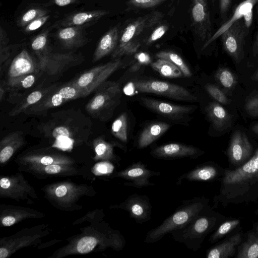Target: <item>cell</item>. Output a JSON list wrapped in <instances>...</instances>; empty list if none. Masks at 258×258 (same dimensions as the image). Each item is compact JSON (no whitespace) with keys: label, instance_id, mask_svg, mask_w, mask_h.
<instances>
[{"label":"cell","instance_id":"6da1fadb","mask_svg":"<svg viewBox=\"0 0 258 258\" xmlns=\"http://www.w3.org/2000/svg\"><path fill=\"white\" fill-rule=\"evenodd\" d=\"M92 127V121L80 109L70 108L51 113L36 129L40 135L53 140L54 146L67 149L89 139Z\"/></svg>","mask_w":258,"mask_h":258},{"label":"cell","instance_id":"7a4b0ae2","mask_svg":"<svg viewBox=\"0 0 258 258\" xmlns=\"http://www.w3.org/2000/svg\"><path fill=\"white\" fill-rule=\"evenodd\" d=\"M94 92V95L85 106L86 111L94 118L107 121L120 103V86L115 82L106 81Z\"/></svg>","mask_w":258,"mask_h":258},{"label":"cell","instance_id":"3957f363","mask_svg":"<svg viewBox=\"0 0 258 258\" xmlns=\"http://www.w3.org/2000/svg\"><path fill=\"white\" fill-rule=\"evenodd\" d=\"M204 207V202L198 199H193L186 201L162 223L149 231L145 242H157L167 233L184 226L200 215Z\"/></svg>","mask_w":258,"mask_h":258},{"label":"cell","instance_id":"277c9868","mask_svg":"<svg viewBox=\"0 0 258 258\" xmlns=\"http://www.w3.org/2000/svg\"><path fill=\"white\" fill-rule=\"evenodd\" d=\"M159 12L140 17L129 24L123 30L119 38L117 45L111 54L112 59L134 53L140 46L136 38L145 29L152 27L163 17Z\"/></svg>","mask_w":258,"mask_h":258},{"label":"cell","instance_id":"5b68a950","mask_svg":"<svg viewBox=\"0 0 258 258\" xmlns=\"http://www.w3.org/2000/svg\"><path fill=\"white\" fill-rule=\"evenodd\" d=\"M125 94L152 93L180 101L195 102L197 98L182 86L156 80H140L128 83L124 88Z\"/></svg>","mask_w":258,"mask_h":258},{"label":"cell","instance_id":"8992f818","mask_svg":"<svg viewBox=\"0 0 258 258\" xmlns=\"http://www.w3.org/2000/svg\"><path fill=\"white\" fill-rule=\"evenodd\" d=\"M84 97H86L84 92L69 82L55 87L24 113L27 115L46 116L50 109Z\"/></svg>","mask_w":258,"mask_h":258},{"label":"cell","instance_id":"52a82bcc","mask_svg":"<svg viewBox=\"0 0 258 258\" xmlns=\"http://www.w3.org/2000/svg\"><path fill=\"white\" fill-rule=\"evenodd\" d=\"M122 64V62L119 58L114 59L113 61L85 71L70 82L82 90L85 96H87L106 82L107 79L120 68Z\"/></svg>","mask_w":258,"mask_h":258},{"label":"cell","instance_id":"ba28073f","mask_svg":"<svg viewBox=\"0 0 258 258\" xmlns=\"http://www.w3.org/2000/svg\"><path fill=\"white\" fill-rule=\"evenodd\" d=\"M41 71L48 75H55L68 69L77 66L84 60L80 54L52 52L48 47L36 54Z\"/></svg>","mask_w":258,"mask_h":258},{"label":"cell","instance_id":"9c48e42d","mask_svg":"<svg viewBox=\"0 0 258 258\" xmlns=\"http://www.w3.org/2000/svg\"><path fill=\"white\" fill-rule=\"evenodd\" d=\"M246 27L241 19L235 22L221 36L224 48L236 63L244 57Z\"/></svg>","mask_w":258,"mask_h":258},{"label":"cell","instance_id":"30bf717a","mask_svg":"<svg viewBox=\"0 0 258 258\" xmlns=\"http://www.w3.org/2000/svg\"><path fill=\"white\" fill-rule=\"evenodd\" d=\"M190 17L197 35L202 41H207L212 36L208 0H192Z\"/></svg>","mask_w":258,"mask_h":258},{"label":"cell","instance_id":"8fae6325","mask_svg":"<svg viewBox=\"0 0 258 258\" xmlns=\"http://www.w3.org/2000/svg\"><path fill=\"white\" fill-rule=\"evenodd\" d=\"M143 105L154 112L171 120L182 121L194 110V106L178 105L148 97H141Z\"/></svg>","mask_w":258,"mask_h":258},{"label":"cell","instance_id":"7c38bea8","mask_svg":"<svg viewBox=\"0 0 258 258\" xmlns=\"http://www.w3.org/2000/svg\"><path fill=\"white\" fill-rule=\"evenodd\" d=\"M118 207L128 212L130 217L138 223H143L151 218V205L146 196L134 194Z\"/></svg>","mask_w":258,"mask_h":258},{"label":"cell","instance_id":"4fadbf2b","mask_svg":"<svg viewBox=\"0 0 258 258\" xmlns=\"http://www.w3.org/2000/svg\"><path fill=\"white\" fill-rule=\"evenodd\" d=\"M159 174L160 172L147 169L140 162L135 163L118 173L119 177L128 181L125 185L138 188L154 185L150 182L149 178Z\"/></svg>","mask_w":258,"mask_h":258},{"label":"cell","instance_id":"5bb4252c","mask_svg":"<svg viewBox=\"0 0 258 258\" xmlns=\"http://www.w3.org/2000/svg\"><path fill=\"white\" fill-rule=\"evenodd\" d=\"M201 151L193 146L179 143H170L154 149L151 154L155 158L172 159L188 157L196 158L201 155Z\"/></svg>","mask_w":258,"mask_h":258},{"label":"cell","instance_id":"9a60e30c","mask_svg":"<svg viewBox=\"0 0 258 258\" xmlns=\"http://www.w3.org/2000/svg\"><path fill=\"white\" fill-rule=\"evenodd\" d=\"M41 72L39 63L25 49L17 55L11 62L8 71V78H16Z\"/></svg>","mask_w":258,"mask_h":258},{"label":"cell","instance_id":"2e32d148","mask_svg":"<svg viewBox=\"0 0 258 258\" xmlns=\"http://www.w3.org/2000/svg\"><path fill=\"white\" fill-rule=\"evenodd\" d=\"M252 146L246 135L240 131L233 134L228 149L230 160L234 164L240 163L251 154Z\"/></svg>","mask_w":258,"mask_h":258},{"label":"cell","instance_id":"e0dca14e","mask_svg":"<svg viewBox=\"0 0 258 258\" xmlns=\"http://www.w3.org/2000/svg\"><path fill=\"white\" fill-rule=\"evenodd\" d=\"M258 176V149L252 157L241 167L234 170L227 171L223 178L225 184H233Z\"/></svg>","mask_w":258,"mask_h":258},{"label":"cell","instance_id":"ac0fdd59","mask_svg":"<svg viewBox=\"0 0 258 258\" xmlns=\"http://www.w3.org/2000/svg\"><path fill=\"white\" fill-rule=\"evenodd\" d=\"M83 28L79 26L63 27L58 31L57 38L66 49L82 47L89 41Z\"/></svg>","mask_w":258,"mask_h":258},{"label":"cell","instance_id":"d6986e66","mask_svg":"<svg viewBox=\"0 0 258 258\" xmlns=\"http://www.w3.org/2000/svg\"><path fill=\"white\" fill-rule=\"evenodd\" d=\"M109 13L108 11L97 10L74 13L62 20L59 25L63 27L83 26L97 22Z\"/></svg>","mask_w":258,"mask_h":258},{"label":"cell","instance_id":"ffe728a7","mask_svg":"<svg viewBox=\"0 0 258 258\" xmlns=\"http://www.w3.org/2000/svg\"><path fill=\"white\" fill-rule=\"evenodd\" d=\"M119 35L117 27H113L108 31L99 41L94 52L92 62H95L103 57L113 52L116 48Z\"/></svg>","mask_w":258,"mask_h":258},{"label":"cell","instance_id":"44dd1931","mask_svg":"<svg viewBox=\"0 0 258 258\" xmlns=\"http://www.w3.org/2000/svg\"><path fill=\"white\" fill-rule=\"evenodd\" d=\"M206 112L213 126L217 130L223 131L231 125V115L219 103H210L206 108Z\"/></svg>","mask_w":258,"mask_h":258},{"label":"cell","instance_id":"7402d4cb","mask_svg":"<svg viewBox=\"0 0 258 258\" xmlns=\"http://www.w3.org/2000/svg\"><path fill=\"white\" fill-rule=\"evenodd\" d=\"M258 0H246L242 2L236 8L232 17L216 31L212 37L204 44L202 49L206 48L211 43L220 36L235 22L243 18L244 16L250 10L253 9Z\"/></svg>","mask_w":258,"mask_h":258},{"label":"cell","instance_id":"603a6c76","mask_svg":"<svg viewBox=\"0 0 258 258\" xmlns=\"http://www.w3.org/2000/svg\"><path fill=\"white\" fill-rule=\"evenodd\" d=\"M57 86L52 85L47 87L41 88L31 92L26 95L9 113L10 116H15L24 113L29 107L39 102L43 97Z\"/></svg>","mask_w":258,"mask_h":258},{"label":"cell","instance_id":"cb8c5ba5","mask_svg":"<svg viewBox=\"0 0 258 258\" xmlns=\"http://www.w3.org/2000/svg\"><path fill=\"white\" fill-rule=\"evenodd\" d=\"M170 127L164 122H155L149 124L142 132L138 140L139 148H144L162 136Z\"/></svg>","mask_w":258,"mask_h":258},{"label":"cell","instance_id":"d4e9b609","mask_svg":"<svg viewBox=\"0 0 258 258\" xmlns=\"http://www.w3.org/2000/svg\"><path fill=\"white\" fill-rule=\"evenodd\" d=\"M37 74H31L16 78H7L6 81L7 91L10 92L9 99L12 102L17 96L19 91H26L35 83Z\"/></svg>","mask_w":258,"mask_h":258},{"label":"cell","instance_id":"484cf974","mask_svg":"<svg viewBox=\"0 0 258 258\" xmlns=\"http://www.w3.org/2000/svg\"><path fill=\"white\" fill-rule=\"evenodd\" d=\"M241 237L237 234L224 242L218 245L208 252V258H227L234 254L236 246L240 243Z\"/></svg>","mask_w":258,"mask_h":258},{"label":"cell","instance_id":"4316f807","mask_svg":"<svg viewBox=\"0 0 258 258\" xmlns=\"http://www.w3.org/2000/svg\"><path fill=\"white\" fill-rule=\"evenodd\" d=\"M217 174V171L214 166H201L179 177L177 180V184H180L183 179L198 181H209L214 178Z\"/></svg>","mask_w":258,"mask_h":258},{"label":"cell","instance_id":"83f0119b","mask_svg":"<svg viewBox=\"0 0 258 258\" xmlns=\"http://www.w3.org/2000/svg\"><path fill=\"white\" fill-rule=\"evenodd\" d=\"M152 69L161 76L169 78L182 77L181 70L170 61L163 58L158 59L151 63Z\"/></svg>","mask_w":258,"mask_h":258},{"label":"cell","instance_id":"f1b7e54d","mask_svg":"<svg viewBox=\"0 0 258 258\" xmlns=\"http://www.w3.org/2000/svg\"><path fill=\"white\" fill-rule=\"evenodd\" d=\"M215 77L216 80L227 91L234 89L237 83L235 75L226 68H219Z\"/></svg>","mask_w":258,"mask_h":258},{"label":"cell","instance_id":"f546056e","mask_svg":"<svg viewBox=\"0 0 258 258\" xmlns=\"http://www.w3.org/2000/svg\"><path fill=\"white\" fill-rule=\"evenodd\" d=\"M112 135L123 142L127 141V118L125 113L121 114L112 122Z\"/></svg>","mask_w":258,"mask_h":258},{"label":"cell","instance_id":"4dcf8cb0","mask_svg":"<svg viewBox=\"0 0 258 258\" xmlns=\"http://www.w3.org/2000/svg\"><path fill=\"white\" fill-rule=\"evenodd\" d=\"M156 57L157 58L165 59L173 63L181 70L183 76L185 77L191 76L192 73L189 69L177 54L172 51H162L158 52L156 54Z\"/></svg>","mask_w":258,"mask_h":258},{"label":"cell","instance_id":"1f68e13d","mask_svg":"<svg viewBox=\"0 0 258 258\" xmlns=\"http://www.w3.org/2000/svg\"><path fill=\"white\" fill-rule=\"evenodd\" d=\"M237 257L238 258L258 257V236L249 235L248 240L243 244Z\"/></svg>","mask_w":258,"mask_h":258},{"label":"cell","instance_id":"d6a6232c","mask_svg":"<svg viewBox=\"0 0 258 258\" xmlns=\"http://www.w3.org/2000/svg\"><path fill=\"white\" fill-rule=\"evenodd\" d=\"M47 12L43 9L35 8L27 11L18 20V24L19 26H26L34 20L46 15Z\"/></svg>","mask_w":258,"mask_h":258},{"label":"cell","instance_id":"836d02e7","mask_svg":"<svg viewBox=\"0 0 258 258\" xmlns=\"http://www.w3.org/2000/svg\"><path fill=\"white\" fill-rule=\"evenodd\" d=\"M8 35L3 29L0 27V63L1 67L9 59L10 56V47L9 45Z\"/></svg>","mask_w":258,"mask_h":258},{"label":"cell","instance_id":"e575fe53","mask_svg":"<svg viewBox=\"0 0 258 258\" xmlns=\"http://www.w3.org/2000/svg\"><path fill=\"white\" fill-rule=\"evenodd\" d=\"M94 145L95 151L98 156L107 158H111L113 156L112 145L106 142L101 138H98L95 140Z\"/></svg>","mask_w":258,"mask_h":258},{"label":"cell","instance_id":"d590c367","mask_svg":"<svg viewBox=\"0 0 258 258\" xmlns=\"http://www.w3.org/2000/svg\"><path fill=\"white\" fill-rule=\"evenodd\" d=\"M49 31L46 30L35 37L31 42V48L37 54L47 47V38Z\"/></svg>","mask_w":258,"mask_h":258},{"label":"cell","instance_id":"8d00e7d4","mask_svg":"<svg viewBox=\"0 0 258 258\" xmlns=\"http://www.w3.org/2000/svg\"><path fill=\"white\" fill-rule=\"evenodd\" d=\"M205 89L208 94L217 102L227 104L229 101L226 94L217 86L208 84L205 86Z\"/></svg>","mask_w":258,"mask_h":258},{"label":"cell","instance_id":"74e56055","mask_svg":"<svg viewBox=\"0 0 258 258\" xmlns=\"http://www.w3.org/2000/svg\"><path fill=\"white\" fill-rule=\"evenodd\" d=\"M97 243V239L92 236L81 238L77 244V250L80 253H87L92 251Z\"/></svg>","mask_w":258,"mask_h":258},{"label":"cell","instance_id":"f35d334b","mask_svg":"<svg viewBox=\"0 0 258 258\" xmlns=\"http://www.w3.org/2000/svg\"><path fill=\"white\" fill-rule=\"evenodd\" d=\"M239 222L238 220H234L223 223L212 236V240L217 239L224 235L226 234L234 228L239 223Z\"/></svg>","mask_w":258,"mask_h":258},{"label":"cell","instance_id":"ab89813d","mask_svg":"<svg viewBox=\"0 0 258 258\" xmlns=\"http://www.w3.org/2000/svg\"><path fill=\"white\" fill-rule=\"evenodd\" d=\"M135 62L131 66L130 71L131 72H136L144 65H147L151 62L149 55L145 53H140L135 55Z\"/></svg>","mask_w":258,"mask_h":258},{"label":"cell","instance_id":"60d3db41","mask_svg":"<svg viewBox=\"0 0 258 258\" xmlns=\"http://www.w3.org/2000/svg\"><path fill=\"white\" fill-rule=\"evenodd\" d=\"M167 0H129V5L141 8H150L156 7Z\"/></svg>","mask_w":258,"mask_h":258},{"label":"cell","instance_id":"b9f144b4","mask_svg":"<svg viewBox=\"0 0 258 258\" xmlns=\"http://www.w3.org/2000/svg\"><path fill=\"white\" fill-rule=\"evenodd\" d=\"M244 108L250 116H258V95L248 99L245 104Z\"/></svg>","mask_w":258,"mask_h":258},{"label":"cell","instance_id":"7bdbcfd3","mask_svg":"<svg viewBox=\"0 0 258 258\" xmlns=\"http://www.w3.org/2000/svg\"><path fill=\"white\" fill-rule=\"evenodd\" d=\"M168 28V26L165 25L158 26L148 38L147 44H150L160 38L165 33Z\"/></svg>","mask_w":258,"mask_h":258},{"label":"cell","instance_id":"ee69618b","mask_svg":"<svg viewBox=\"0 0 258 258\" xmlns=\"http://www.w3.org/2000/svg\"><path fill=\"white\" fill-rule=\"evenodd\" d=\"M49 17V15H46L34 20L25 26V31L29 32L38 29L45 23Z\"/></svg>","mask_w":258,"mask_h":258},{"label":"cell","instance_id":"f6af8a7d","mask_svg":"<svg viewBox=\"0 0 258 258\" xmlns=\"http://www.w3.org/2000/svg\"><path fill=\"white\" fill-rule=\"evenodd\" d=\"M111 169H112V167L111 165L106 162L100 163L97 167V171L103 174L110 172Z\"/></svg>","mask_w":258,"mask_h":258},{"label":"cell","instance_id":"bcb514c9","mask_svg":"<svg viewBox=\"0 0 258 258\" xmlns=\"http://www.w3.org/2000/svg\"><path fill=\"white\" fill-rule=\"evenodd\" d=\"M253 9L250 10L244 16V23L247 28H248L251 25L253 18Z\"/></svg>","mask_w":258,"mask_h":258},{"label":"cell","instance_id":"7dc6e473","mask_svg":"<svg viewBox=\"0 0 258 258\" xmlns=\"http://www.w3.org/2000/svg\"><path fill=\"white\" fill-rule=\"evenodd\" d=\"M61 167L58 165H49L45 167V171L48 174H56L58 173Z\"/></svg>","mask_w":258,"mask_h":258},{"label":"cell","instance_id":"c3c4849f","mask_svg":"<svg viewBox=\"0 0 258 258\" xmlns=\"http://www.w3.org/2000/svg\"><path fill=\"white\" fill-rule=\"evenodd\" d=\"M231 0H220V11L221 15L225 14L230 5Z\"/></svg>","mask_w":258,"mask_h":258},{"label":"cell","instance_id":"681fc988","mask_svg":"<svg viewBox=\"0 0 258 258\" xmlns=\"http://www.w3.org/2000/svg\"><path fill=\"white\" fill-rule=\"evenodd\" d=\"M55 195L57 197H62L67 192V188L66 186L62 185L58 186L55 190Z\"/></svg>","mask_w":258,"mask_h":258},{"label":"cell","instance_id":"f907efd6","mask_svg":"<svg viewBox=\"0 0 258 258\" xmlns=\"http://www.w3.org/2000/svg\"><path fill=\"white\" fill-rule=\"evenodd\" d=\"M78 0H53L55 5L59 7H64L77 2Z\"/></svg>","mask_w":258,"mask_h":258},{"label":"cell","instance_id":"816d5d0a","mask_svg":"<svg viewBox=\"0 0 258 258\" xmlns=\"http://www.w3.org/2000/svg\"><path fill=\"white\" fill-rule=\"evenodd\" d=\"M16 222V219L12 216H7L2 220V224L5 226H10Z\"/></svg>","mask_w":258,"mask_h":258},{"label":"cell","instance_id":"f5cc1de1","mask_svg":"<svg viewBox=\"0 0 258 258\" xmlns=\"http://www.w3.org/2000/svg\"><path fill=\"white\" fill-rule=\"evenodd\" d=\"M7 91L6 87V81L1 80L0 85V102H2L4 99L5 94Z\"/></svg>","mask_w":258,"mask_h":258},{"label":"cell","instance_id":"db71d44e","mask_svg":"<svg viewBox=\"0 0 258 258\" xmlns=\"http://www.w3.org/2000/svg\"><path fill=\"white\" fill-rule=\"evenodd\" d=\"M40 162L43 165H49L53 163V159L50 156H45L41 159Z\"/></svg>","mask_w":258,"mask_h":258},{"label":"cell","instance_id":"11a10c76","mask_svg":"<svg viewBox=\"0 0 258 258\" xmlns=\"http://www.w3.org/2000/svg\"><path fill=\"white\" fill-rule=\"evenodd\" d=\"M10 182L9 179L6 177L2 178L0 180L1 187L4 189L9 188L10 186Z\"/></svg>","mask_w":258,"mask_h":258},{"label":"cell","instance_id":"9f6ffc18","mask_svg":"<svg viewBox=\"0 0 258 258\" xmlns=\"http://www.w3.org/2000/svg\"><path fill=\"white\" fill-rule=\"evenodd\" d=\"M252 52L254 56H258V32L256 34L255 41L253 45Z\"/></svg>","mask_w":258,"mask_h":258},{"label":"cell","instance_id":"6f0895ef","mask_svg":"<svg viewBox=\"0 0 258 258\" xmlns=\"http://www.w3.org/2000/svg\"><path fill=\"white\" fill-rule=\"evenodd\" d=\"M8 255V250L4 248H0V258H6Z\"/></svg>","mask_w":258,"mask_h":258},{"label":"cell","instance_id":"680465c9","mask_svg":"<svg viewBox=\"0 0 258 258\" xmlns=\"http://www.w3.org/2000/svg\"><path fill=\"white\" fill-rule=\"evenodd\" d=\"M251 130L254 133L258 135V122L252 125Z\"/></svg>","mask_w":258,"mask_h":258},{"label":"cell","instance_id":"91938a15","mask_svg":"<svg viewBox=\"0 0 258 258\" xmlns=\"http://www.w3.org/2000/svg\"><path fill=\"white\" fill-rule=\"evenodd\" d=\"M251 79L253 81H258V70H257L252 76Z\"/></svg>","mask_w":258,"mask_h":258},{"label":"cell","instance_id":"94428289","mask_svg":"<svg viewBox=\"0 0 258 258\" xmlns=\"http://www.w3.org/2000/svg\"><path fill=\"white\" fill-rule=\"evenodd\" d=\"M212 3H214L216 0H211Z\"/></svg>","mask_w":258,"mask_h":258},{"label":"cell","instance_id":"6125c7cd","mask_svg":"<svg viewBox=\"0 0 258 258\" xmlns=\"http://www.w3.org/2000/svg\"><path fill=\"white\" fill-rule=\"evenodd\" d=\"M246 1V0H242V2H243V1Z\"/></svg>","mask_w":258,"mask_h":258}]
</instances>
